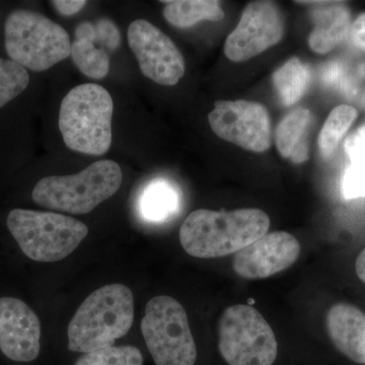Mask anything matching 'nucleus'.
Returning a JSON list of instances; mask_svg holds the SVG:
<instances>
[{"label":"nucleus","instance_id":"nucleus-1","mask_svg":"<svg viewBox=\"0 0 365 365\" xmlns=\"http://www.w3.org/2000/svg\"><path fill=\"white\" fill-rule=\"evenodd\" d=\"M269 216L260 209L212 211L198 209L190 213L180 230V242L190 256L222 258L246 248L267 234Z\"/></svg>","mask_w":365,"mask_h":365},{"label":"nucleus","instance_id":"nucleus-2","mask_svg":"<svg viewBox=\"0 0 365 365\" xmlns=\"http://www.w3.org/2000/svg\"><path fill=\"white\" fill-rule=\"evenodd\" d=\"M133 321L134 297L128 287L115 283L98 288L69 323V350L88 353L110 347L129 332Z\"/></svg>","mask_w":365,"mask_h":365},{"label":"nucleus","instance_id":"nucleus-3","mask_svg":"<svg viewBox=\"0 0 365 365\" xmlns=\"http://www.w3.org/2000/svg\"><path fill=\"white\" fill-rule=\"evenodd\" d=\"M114 103L109 91L97 83H83L64 97L59 129L67 148L76 153L104 155L112 144Z\"/></svg>","mask_w":365,"mask_h":365},{"label":"nucleus","instance_id":"nucleus-4","mask_svg":"<svg viewBox=\"0 0 365 365\" xmlns=\"http://www.w3.org/2000/svg\"><path fill=\"white\" fill-rule=\"evenodd\" d=\"M122 170L113 160H98L71 176L43 178L33 190L34 202L71 215H86L115 195L122 185Z\"/></svg>","mask_w":365,"mask_h":365},{"label":"nucleus","instance_id":"nucleus-5","mask_svg":"<svg viewBox=\"0 0 365 365\" xmlns=\"http://www.w3.org/2000/svg\"><path fill=\"white\" fill-rule=\"evenodd\" d=\"M4 35L11 61L32 71H47L71 56L66 29L35 11H13L7 16Z\"/></svg>","mask_w":365,"mask_h":365},{"label":"nucleus","instance_id":"nucleus-6","mask_svg":"<svg viewBox=\"0 0 365 365\" xmlns=\"http://www.w3.org/2000/svg\"><path fill=\"white\" fill-rule=\"evenodd\" d=\"M6 225L23 253L44 263L66 258L88 234L85 223L71 216L28 209L11 210Z\"/></svg>","mask_w":365,"mask_h":365},{"label":"nucleus","instance_id":"nucleus-7","mask_svg":"<svg viewBox=\"0 0 365 365\" xmlns=\"http://www.w3.org/2000/svg\"><path fill=\"white\" fill-rule=\"evenodd\" d=\"M218 349L230 365H272L278 344L260 312L248 304H234L218 322Z\"/></svg>","mask_w":365,"mask_h":365},{"label":"nucleus","instance_id":"nucleus-8","mask_svg":"<svg viewBox=\"0 0 365 365\" xmlns=\"http://www.w3.org/2000/svg\"><path fill=\"white\" fill-rule=\"evenodd\" d=\"M141 332L155 364H195V341L186 311L178 300L167 295L151 299L141 321Z\"/></svg>","mask_w":365,"mask_h":365},{"label":"nucleus","instance_id":"nucleus-9","mask_svg":"<svg viewBox=\"0 0 365 365\" xmlns=\"http://www.w3.org/2000/svg\"><path fill=\"white\" fill-rule=\"evenodd\" d=\"M208 121L216 135L244 150L264 153L270 148V116L263 105L249 101H217Z\"/></svg>","mask_w":365,"mask_h":365},{"label":"nucleus","instance_id":"nucleus-10","mask_svg":"<svg viewBox=\"0 0 365 365\" xmlns=\"http://www.w3.org/2000/svg\"><path fill=\"white\" fill-rule=\"evenodd\" d=\"M128 43L143 76L158 85L175 86L185 73L184 57L175 43L145 20L132 21Z\"/></svg>","mask_w":365,"mask_h":365},{"label":"nucleus","instance_id":"nucleus-11","mask_svg":"<svg viewBox=\"0 0 365 365\" xmlns=\"http://www.w3.org/2000/svg\"><path fill=\"white\" fill-rule=\"evenodd\" d=\"M283 34L284 20L279 7L272 1L251 2L225 41V56L234 62L247 61L278 44Z\"/></svg>","mask_w":365,"mask_h":365},{"label":"nucleus","instance_id":"nucleus-12","mask_svg":"<svg viewBox=\"0 0 365 365\" xmlns=\"http://www.w3.org/2000/svg\"><path fill=\"white\" fill-rule=\"evenodd\" d=\"M300 254V245L287 232L264 235L235 255L232 267L246 279H263L294 265Z\"/></svg>","mask_w":365,"mask_h":365},{"label":"nucleus","instance_id":"nucleus-13","mask_svg":"<svg viewBox=\"0 0 365 365\" xmlns=\"http://www.w3.org/2000/svg\"><path fill=\"white\" fill-rule=\"evenodd\" d=\"M41 350L39 318L14 297H0V351L14 362H32Z\"/></svg>","mask_w":365,"mask_h":365},{"label":"nucleus","instance_id":"nucleus-14","mask_svg":"<svg viewBox=\"0 0 365 365\" xmlns=\"http://www.w3.org/2000/svg\"><path fill=\"white\" fill-rule=\"evenodd\" d=\"M327 328L340 352L357 364H365L364 313L351 304H335L327 314Z\"/></svg>","mask_w":365,"mask_h":365},{"label":"nucleus","instance_id":"nucleus-15","mask_svg":"<svg viewBox=\"0 0 365 365\" xmlns=\"http://www.w3.org/2000/svg\"><path fill=\"white\" fill-rule=\"evenodd\" d=\"M299 4H314L312 11L314 28L309 34V45L314 52L326 54L345 39L349 32L351 21L350 11L340 1H297Z\"/></svg>","mask_w":365,"mask_h":365},{"label":"nucleus","instance_id":"nucleus-16","mask_svg":"<svg viewBox=\"0 0 365 365\" xmlns=\"http://www.w3.org/2000/svg\"><path fill=\"white\" fill-rule=\"evenodd\" d=\"M312 122V113L297 108L288 113L276 128L275 141L281 157L294 163H302L309 158L307 135Z\"/></svg>","mask_w":365,"mask_h":365},{"label":"nucleus","instance_id":"nucleus-17","mask_svg":"<svg viewBox=\"0 0 365 365\" xmlns=\"http://www.w3.org/2000/svg\"><path fill=\"white\" fill-rule=\"evenodd\" d=\"M181 196L174 184L165 179L148 182L138 199V212L144 222H168L179 212Z\"/></svg>","mask_w":365,"mask_h":365},{"label":"nucleus","instance_id":"nucleus-18","mask_svg":"<svg viewBox=\"0 0 365 365\" xmlns=\"http://www.w3.org/2000/svg\"><path fill=\"white\" fill-rule=\"evenodd\" d=\"M93 23L83 21L79 24L71 43V56L81 73L88 78L102 79L109 73L110 57L105 50L93 44Z\"/></svg>","mask_w":365,"mask_h":365},{"label":"nucleus","instance_id":"nucleus-19","mask_svg":"<svg viewBox=\"0 0 365 365\" xmlns=\"http://www.w3.org/2000/svg\"><path fill=\"white\" fill-rule=\"evenodd\" d=\"M165 4L163 16L177 28H189L199 21H220L225 11L215 0H170Z\"/></svg>","mask_w":365,"mask_h":365},{"label":"nucleus","instance_id":"nucleus-20","mask_svg":"<svg viewBox=\"0 0 365 365\" xmlns=\"http://www.w3.org/2000/svg\"><path fill=\"white\" fill-rule=\"evenodd\" d=\"M272 81L282 104L290 107L304 97L311 81V71L294 57L274 72Z\"/></svg>","mask_w":365,"mask_h":365},{"label":"nucleus","instance_id":"nucleus-21","mask_svg":"<svg viewBox=\"0 0 365 365\" xmlns=\"http://www.w3.org/2000/svg\"><path fill=\"white\" fill-rule=\"evenodd\" d=\"M357 110L351 106L340 105L331 111L319 136V148L322 157H332L338 145L356 120Z\"/></svg>","mask_w":365,"mask_h":365},{"label":"nucleus","instance_id":"nucleus-22","mask_svg":"<svg viewBox=\"0 0 365 365\" xmlns=\"http://www.w3.org/2000/svg\"><path fill=\"white\" fill-rule=\"evenodd\" d=\"M74 365H143V356L134 346H110L83 353Z\"/></svg>","mask_w":365,"mask_h":365},{"label":"nucleus","instance_id":"nucleus-23","mask_svg":"<svg viewBox=\"0 0 365 365\" xmlns=\"http://www.w3.org/2000/svg\"><path fill=\"white\" fill-rule=\"evenodd\" d=\"M29 83L30 76L26 68L11 60L0 58V108L20 96Z\"/></svg>","mask_w":365,"mask_h":365},{"label":"nucleus","instance_id":"nucleus-24","mask_svg":"<svg viewBox=\"0 0 365 365\" xmlns=\"http://www.w3.org/2000/svg\"><path fill=\"white\" fill-rule=\"evenodd\" d=\"M95 40L93 44L106 52L116 51L121 45V33L116 24L108 19H102L93 23Z\"/></svg>","mask_w":365,"mask_h":365},{"label":"nucleus","instance_id":"nucleus-25","mask_svg":"<svg viewBox=\"0 0 365 365\" xmlns=\"http://www.w3.org/2000/svg\"><path fill=\"white\" fill-rule=\"evenodd\" d=\"M342 194L345 199L365 197V168L351 165L346 170L342 180Z\"/></svg>","mask_w":365,"mask_h":365},{"label":"nucleus","instance_id":"nucleus-26","mask_svg":"<svg viewBox=\"0 0 365 365\" xmlns=\"http://www.w3.org/2000/svg\"><path fill=\"white\" fill-rule=\"evenodd\" d=\"M344 148L351 165L365 168V124L347 137Z\"/></svg>","mask_w":365,"mask_h":365},{"label":"nucleus","instance_id":"nucleus-27","mask_svg":"<svg viewBox=\"0 0 365 365\" xmlns=\"http://www.w3.org/2000/svg\"><path fill=\"white\" fill-rule=\"evenodd\" d=\"M343 78H344V71H343L342 66L337 62L328 64L322 72V79L328 86H339V88L344 86L346 88L344 83H343Z\"/></svg>","mask_w":365,"mask_h":365},{"label":"nucleus","instance_id":"nucleus-28","mask_svg":"<svg viewBox=\"0 0 365 365\" xmlns=\"http://www.w3.org/2000/svg\"><path fill=\"white\" fill-rule=\"evenodd\" d=\"M53 7L58 14L64 16H71L76 14L86 6V0H54L50 1Z\"/></svg>","mask_w":365,"mask_h":365},{"label":"nucleus","instance_id":"nucleus-29","mask_svg":"<svg viewBox=\"0 0 365 365\" xmlns=\"http://www.w3.org/2000/svg\"><path fill=\"white\" fill-rule=\"evenodd\" d=\"M355 269H356L357 276L365 283V249L357 257Z\"/></svg>","mask_w":365,"mask_h":365},{"label":"nucleus","instance_id":"nucleus-30","mask_svg":"<svg viewBox=\"0 0 365 365\" xmlns=\"http://www.w3.org/2000/svg\"><path fill=\"white\" fill-rule=\"evenodd\" d=\"M351 33H365V13L360 14L353 23Z\"/></svg>","mask_w":365,"mask_h":365},{"label":"nucleus","instance_id":"nucleus-31","mask_svg":"<svg viewBox=\"0 0 365 365\" xmlns=\"http://www.w3.org/2000/svg\"><path fill=\"white\" fill-rule=\"evenodd\" d=\"M353 42L365 50V33H351Z\"/></svg>","mask_w":365,"mask_h":365},{"label":"nucleus","instance_id":"nucleus-32","mask_svg":"<svg viewBox=\"0 0 365 365\" xmlns=\"http://www.w3.org/2000/svg\"><path fill=\"white\" fill-rule=\"evenodd\" d=\"M360 71V73L362 74V76H365V64H364V66L360 67V71Z\"/></svg>","mask_w":365,"mask_h":365},{"label":"nucleus","instance_id":"nucleus-33","mask_svg":"<svg viewBox=\"0 0 365 365\" xmlns=\"http://www.w3.org/2000/svg\"><path fill=\"white\" fill-rule=\"evenodd\" d=\"M361 104L365 108V93H364V97H362Z\"/></svg>","mask_w":365,"mask_h":365}]
</instances>
